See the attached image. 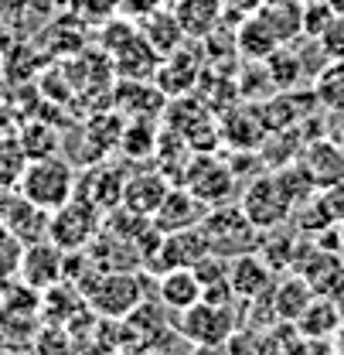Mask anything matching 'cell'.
Masks as SVG:
<instances>
[{"label": "cell", "mask_w": 344, "mask_h": 355, "mask_svg": "<svg viewBox=\"0 0 344 355\" xmlns=\"http://www.w3.org/2000/svg\"><path fill=\"white\" fill-rule=\"evenodd\" d=\"M75 287L82 291L89 311L102 321H123L143 304V280L133 270H102L92 263L75 280Z\"/></svg>", "instance_id": "1"}, {"label": "cell", "mask_w": 344, "mask_h": 355, "mask_svg": "<svg viewBox=\"0 0 344 355\" xmlns=\"http://www.w3.org/2000/svg\"><path fill=\"white\" fill-rule=\"evenodd\" d=\"M17 191H21L24 198H31L35 205L55 212V209H62L69 198H75V191H79L75 164H72L69 157H62V154L35 157V161H28Z\"/></svg>", "instance_id": "2"}, {"label": "cell", "mask_w": 344, "mask_h": 355, "mask_svg": "<svg viewBox=\"0 0 344 355\" xmlns=\"http://www.w3.org/2000/svg\"><path fill=\"white\" fill-rule=\"evenodd\" d=\"M201 232L208 239V250L218 253V257H225V260L259 250V236H262V229L253 225V219L242 212L239 202L212 205L205 212V219H201Z\"/></svg>", "instance_id": "3"}, {"label": "cell", "mask_w": 344, "mask_h": 355, "mask_svg": "<svg viewBox=\"0 0 344 355\" xmlns=\"http://www.w3.org/2000/svg\"><path fill=\"white\" fill-rule=\"evenodd\" d=\"M174 328L191 349H228L232 335L239 331V314L232 311V304L198 301L177 314Z\"/></svg>", "instance_id": "4"}, {"label": "cell", "mask_w": 344, "mask_h": 355, "mask_svg": "<svg viewBox=\"0 0 344 355\" xmlns=\"http://www.w3.org/2000/svg\"><path fill=\"white\" fill-rule=\"evenodd\" d=\"M102 219H106V212H102L99 205H92L89 198L75 195V198H69L62 209L51 212L48 239H51L55 246H62L65 253L89 250L92 239L102 232Z\"/></svg>", "instance_id": "5"}, {"label": "cell", "mask_w": 344, "mask_h": 355, "mask_svg": "<svg viewBox=\"0 0 344 355\" xmlns=\"http://www.w3.org/2000/svg\"><path fill=\"white\" fill-rule=\"evenodd\" d=\"M239 205H242V212L253 219V225L262 229V232H266V229H276V225H287L290 216H293V198L283 191L276 171H269V168L242 184Z\"/></svg>", "instance_id": "6"}, {"label": "cell", "mask_w": 344, "mask_h": 355, "mask_svg": "<svg viewBox=\"0 0 344 355\" xmlns=\"http://www.w3.org/2000/svg\"><path fill=\"white\" fill-rule=\"evenodd\" d=\"M181 184H188L212 209V205H221V202H232V191L239 188V178L232 171L228 157H215L212 150H201V154L188 157Z\"/></svg>", "instance_id": "7"}, {"label": "cell", "mask_w": 344, "mask_h": 355, "mask_svg": "<svg viewBox=\"0 0 344 355\" xmlns=\"http://www.w3.org/2000/svg\"><path fill=\"white\" fill-rule=\"evenodd\" d=\"M293 270L310 284V291L317 297H334V301L344 297V260L338 257V250H324L307 236Z\"/></svg>", "instance_id": "8"}, {"label": "cell", "mask_w": 344, "mask_h": 355, "mask_svg": "<svg viewBox=\"0 0 344 355\" xmlns=\"http://www.w3.org/2000/svg\"><path fill=\"white\" fill-rule=\"evenodd\" d=\"M17 280L28 284L35 294H44L48 287L62 284V280H65V250L55 246L51 239L28 243V246H24V257H21Z\"/></svg>", "instance_id": "9"}, {"label": "cell", "mask_w": 344, "mask_h": 355, "mask_svg": "<svg viewBox=\"0 0 344 355\" xmlns=\"http://www.w3.org/2000/svg\"><path fill=\"white\" fill-rule=\"evenodd\" d=\"M208 253V239L201 232V225L194 229H177V232H164L157 253L147 260V270H174V266H194L201 257Z\"/></svg>", "instance_id": "10"}, {"label": "cell", "mask_w": 344, "mask_h": 355, "mask_svg": "<svg viewBox=\"0 0 344 355\" xmlns=\"http://www.w3.org/2000/svg\"><path fill=\"white\" fill-rule=\"evenodd\" d=\"M276 277L280 273L262 260L259 250L228 260V284H232V291H235L239 301H256L262 294H269L273 284H276Z\"/></svg>", "instance_id": "11"}, {"label": "cell", "mask_w": 344, "mask_h": 355, "mask_svg": "<svg viewBox=\"0 0 344 355\" xmlns=\"http://www.w3.org/2000/svg\"><path fill=\"white\" fill-rule=\"evenodd\" d=\"M205 212H208V205H205V202L188 188V184L174 181L171 191H168V198H164V202H161V209L154 212V225H157L161 232L194 229V225H201Z\"/></svg>", "instance_id": "12"}, {"label": "cell", "mask_w": 344, "mask_h": 355, "mask_svg": "<svg viewBox=\"0 0 344 355\" xmlns=\"http://www.w3.org/2000/svg\"><path fill=\"white\" fill-rule=\"evenodd\" d=\"M300 164L307 168V175L314 178L317 188H327V184L344 178V147L338 140H331L327 133H320V137L303 144Z\"/></svg>", "instance_id": "13"}, {"label": "cell", "mask_w": 344, "mask_h": 355, "mask_svg": "<svg viewBox=\"0 0 344 355\" xmlns=\"http://www.w3.org/2000/svg\"><path fill=\"white\" fill-rule=\"evenodd\" d=\"M168 191H171V178L164 175V171H136L123 184L120 205H127L129 212H136V216L154 219V212L161 209V202L168 198Z\"/></svg>", "instance_id": "14"}, {"label": "cell", "mask_w": 344, "mask_h": 355, "mask_svg": "<svg viewBox=\"0 0 344 355\" xmlns=\"http://www.w3.org/2000/svg\"><path fill=\"white\" fill-rule=\"evenodd\" d=\"M3 225L28 246V243H38L48 239V225H51V212L35 205L31 198H24L21 191H10L7 198V212H3Z\"/></svg>", "instance_id": "15"}, {"label": "cell", "mask_w": 344, "mask_h": 355, "mask_svg": "<svg viewBox=\"0 0 344 355\" xmlns=\"http://www.w3.org/2000/svg\"><path fill=\"white\" fill-rule=\"evenodd\" d=\"M171 10L188 42H205L225 17V0H171Z\"/></svg>", "instance_id": "16"}, {"label": "cell", "mask_w": 344, "mask_h": 355, "mask_svg": "<svg viewBox=\"0 0 344 355\" xmlns=\"http://www.w3.org/2000/svg\"><path fill=\"white\" fill-rule=\"evenodd\" d=\"M154 83H157V89H161L168 99L188 96L191 89L201 83V65H198L194 55H188L184 48H177V51L161 58V65H157V72H154Z\"/></svg>", "instance_id": "17"}, {"label": "cell", "mask_w": 344, "mask_h": 355, "mask_svg": "<svg viewBox=\"0 0 344 355\" xmlns=\"http://www.w3.org/2000/svg\"><path fill=\"white\" fill-rule=\"evenodd\" d=\"M266 123L259 116V106H235L228 110V116L218 123V137L232 147V150H256L266 137Z\"/></svg>", "instance_id": "18"}, {"label": "cell", "mask_w": 344, "mask_h": 355, "mask_svg": "<svg viewBox=\"0 0 344 355\" xmlns=\"http://www.w3.org/2000/svg\"><path fill=\"white\" fill-rule=\"evenodd\" d=\"M157 301L168 311L181 314L191 304L201 301V280L191 266H174V270H164L161 280H157Z\"/></svg>", "instance_id": "19"}, {"label": "cell", "mask_w": 344, "mask_h": 355, "mask_svg": "<svg viewBox=\"0 0 344 355\" xmlns=\"http://www.w3.org/2000/svg\"><path fill=\"white\" fill-rule=\"evenodd\" d=\"M344 314H341V301L334 297H314L307 311L297 318V328H300L303 342H331L334 345V335L341 328Z\"/></svg>", "instance_id": "20"}, {"label": "cell", "mask_w": 344, "mask_h": 355, "mask_svg": "<svg viewBox=\"0 0 344 355\" xmlns=\"http://www.w3.org/2000/svg\"><path fill=\"white\" fill-rule=\"evenodd\" d=\"M303 243H307L303 232L287 229V225H276V229H266V232L259 236V253H262V260L273 266L276 273H287V270H293L297 260H300Z\"/></svg>", "instance_id": "21"}, {"label": "cell", "mask_w": 344, "mask_h": 355, "mask_svg": "<svg viewBox=\"0 0 344 355\" xmlns=\"http://www.w3.org/2000/svg\"><path fill=\"white\" fill-rule=\"evenodd\" d=\"M123 184H127V178L120 175L116 168H109V164H92V171L79 178V191H75V195L89 198V202L99 205L102 212H109V209L120 205Z\"/></svg>", "instance_id": "22"}, {"label": "cell", "mask_w": 344, "mask_h": 355, "mask_svg": "<svg viewBox=\"0 0 344 355\" xmlns=\"http://www.w3.org/2000/svg\"><path fill=\"white\" fill-rule=\"evenodd\" d=\"M314 297L317 294L310 291V284L297 270H287V277H276V284L269 291V301H273V311H276L280 321H297Z\"/></svg>", "instance_id": "23"}, {"label": "cell", "mask_w": 344, "mask_h": 355, "mask_svg": "<svg viewBox=\"0 0 344 355\" xmlns=\"http://www.w3.org/2000/svg\"><path fill=\"white\" fill-rule=\"evenodd\" d=\"M140 35L147 38V44H150L161 58L171 55V51H177L181 44L188 42L171 7H157V10H150L147 17H140Z\"/></svg>", "instance_id": "24"}, {"label": "cell", "mask_w": 344, "mask_h": 355, "mask_svg": "<svg viewBox=\"0 0 344 355\" xmlns=\"http://www.w3.org/2000/svg\"><path fill=\"white\" fill-rule=\"evenodd\" d=\"M280 38L273 35V28L262 21V14L253 10V14H246L242 21H239V28H235V51L242 55V58H269L276 48H280Z\"/></svg>", "instance_id": "25"}, {"label": "cell", "mask_w": 344, "mask_h": 355, "mask_svg": "<svg viewBox=\"0 0 344 355\" xmlns=\"http://www.w3.org/2000/svg\"><path fill=\"white\" fill-rule=\"evenodd\" d=\"M256 10L283 44L303 38V0H262Z\"/></svg>", "instance_id": "26"}, {"label": "cell", "mask_w": 344, "mask_h": 355, "mask_svg": "<svg viewBox=\"0 0 344 355\" xmlns=\"http://www.w3.org/2000/svg\"><path fill=\"white\" fill-rule=\"evenodd\" d=\"M28 161H31V157H28V150H24L17 130L0 133V191H17Z\"/></svg>", "instance_id": "27"}, {"label": "cell", "mask_w": 344, "mask_h": 355, "mask_svg": "<svg viewBox=\"0 0 344 355\" xmlns=\"http://www.w3.org/2000/svg\"><path fill=\"white\" fill-rule=\"evenodd\" d=\"M314 96L324 113H341L344 110V58H331L317 76H314Z\"/></svg>", "instance_id": "28"}, {"label": "cell", "mask_w": 344, "mask_h": 355, "mask_svg": "<svg viewBox=\"0 0 344 355\" xmlns=\"http://www.w3.org/2000/svg\"><path fill=\"white\" fill-rule=\"evenodd\" d=\"M266 69L273 76V86L276 89H293L307 79V65H303V55L293 44H280L269 58H266Z\"/></svg>", "instance_id": "29"}, {"label": "cell", "mask_w": 344, "mask_h": 355, "mask_svg": "<svg viewBox=\"0 0 344 355\" xmlns=\"http://www.w3.org/2000/svg\"><path fill=\"white\" fill-rule=\"evenodd\" d=\"M290 222H293L297 232H303V236L314 239V236H320L324 229L334 225V216L327 212V205H324V198H320V191H317V195H310L307 202H300V205L293 209Z\"/></svg>", "instance_id": "30"}, {"label": "cell", "mask_w": 344, "mask_h": 355, "mask_svg": "<svg viewBox=\"0 0 344 355\" xmlns=\"http://www.w3.org/2000/svg\"><path fill=\"white\" fill-rule=\"evenodd\" d=\"M21 144H24V150H28V157L35 161V157H51V154H58L62 150V137L55 127H48L42 120H31V123H21Z\"/></svg>", "instance_id": "31"}, {"label": "cell", "mask_w": 344, "mask_h": 355, "mask_svg": "<svg viewBox=\"0 0 344 355\" xmlns=\"http://www.w3.org/2000/svg\"><path fill=\"white\" fill-rule=\"evenodd\" d=\"M21 257H24V243L7 225H0V284H7V280L17 277Z\"/></svg>", "instance_id": "32"}, {"label": "cell", "mask_w": 344, "mask_h": 355, "mask_svg": "<svg viewBox=\"0 0 344 355\" xmlns=\"http://www.w3.org/2000/svg\"><path fill=\"white\" fill-rule=\"evenodd\" d=\"M334 17H338V10L327 0H307L303 3V38H317Z\"/></svg>", "instance_id": "33"}, {"label": "cell", "mask_w": 344, "mask_h": 355, "mask_svg": "<svg viewBox=\"0 0 344 355\" xmlns=\"http://www.w3.org/2000/svg\"><path fill=\"white\" fill-rule=\"evenodd\" d=\"M314 42L320 44V51H324L327 62H331V58H344V14H338Z\"/></svg>", "instance_id": "34"}, {"label": "cell", "mask_w": 344, "mask_h": 355, "mask_svg": "<svg viewBox=\"0 0 344 355\" xmlns=\"http://www.w3.org/2000/svg\"><path fill=\"white\" fill-rule=\"evenodd\" d=\"M320 198H324L327 212L334 216V222H341L344 219V178L334 181V184H327V188H320Z\"/></svg>", "instance_id": "35"}, {"label": "cell", "mask_w": 344, "mask_h": 355, "mask_svg": "<svg viewBox=\"0 0 344 355\" xmlns=\"http://www.w3.org/2000/svg\"><path fill=\"white\" fill-rule=\"evenodd\" d=\"M327 137L344 147V110L341 113H327Z\"/></svg>", "instance_id": "36"}, {"label": "cell", "mask_w": 344, "mask_h": 355, "mask_svg": "<svg viewBox=\"0 0 344 355\" xmlns=\"http://www.w3.org/2000/svg\"><path fill=\"white\" fill-rule=\"evenodd\" d=\"M7 130H14V116H10V110L0 103V133H7Z\"/></svg>", "instance_id": "37"}, {"label": "cell", "mask_w": 344, "mask_h": 355, "mask_svg": "<svg viewBox=\"0 0 344 355\" xmlns=\"http://www.w3.org/2000/svg\"><path fill=\"white\" fill-rule=\"evenodd\" d=\"M334 352L344 355V321H341V328H338V335H334Z\"/></svg>", "instance_id": "38"}, {"label": "cell", "mask_w": 344, "mask_h": 355, "mask_svg": "<svg viewBox=\"0 0 344 355\" xmlns=\"http://www.w3.org/2000/svg\"><path fill=\"white\" fill-rule=\"evenodd\" d=\"M338 239H341V253H344V219L338 222Z\"/></svg>", "instance_id": "39"}, {"label": "cell", "mask_w": 344, "mask_h": 355, "mask_svg": "<svg viewBox=\"0 0 344 355\" xmlns=\"http://www.w3.org/2000/svg\"><path fill=\"white\" fill-rule=\"evenodd\" d=\"M259 3H262V0H259Z\"/></svg>", "instance_id": "40"}, {"label": "cell", "mask_w": 344, "mask_h": 355, "mask_svg": "<svg viewBox=\"0 0 344 355\" xmlns=\"http://www.w3.org/2000/svg\"><path fill=\"white\" fill-rule=\"evenodd\" d=\"M303 3H307V0H303Z\"/></svg>", "instance_id": "41"}]
</instances>
